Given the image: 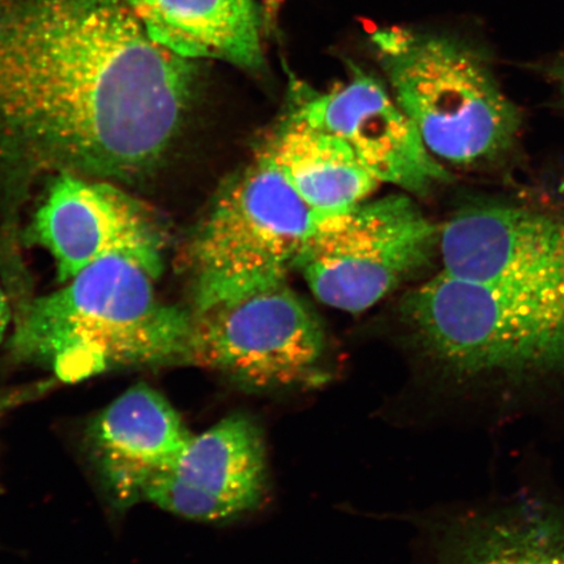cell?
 I'll list each match as a JSON object with an SVG mask.
<instances>
[{"label": "cell", "instance_id": "cell-9", "mask_svg": "<svg viewBox=\"0 0 564 564\" xmlns=\"http://www.w3.org/2000/svg\"><path fill=\"white\" fill-rule=\"evenodd\" d=\"M438 258L449 276L564 294V218L513 204L471 206L441 225Z\"/></svg>", "mask_w": 564, "mask_h": 564}, {"label": "cell", "instance_id": "cell-2", "mask_svg": "<svg viewBox=\"0 0 564 564\" xmlns=\"http://www.w3.org/2000/svg\"><path fill=\"white\" fill-rule=\"evenodd\" d=\"M154 280L129 259L100 260L21 306L10 356L63 383L121 369L192 366V308L161 300Z\"/></svg>", "mask_w": 564, "mask_h": 564}, {"label": "cell", "instance_id": "cell-16", "mask_svg": "<svg viewBox=\"0 0 564 564\" xmlns=\"http://www.w3.org/2000/svg\"><path fill=\"white\" fill-rule=\"evenodd\" d=\"M58 382V379L52 378L20 387L6 388V390L0 391V420L15 411V409L44 398Z\"/></svg>", "mask_w": 564, "mask_h": 564}, {"label": "cell", "instance_id": "cell-5", "mask_svg": "<svg viewBox=\"0 0 564 564\" xmlns=\"http://www.w3.org/2000/svg\"><path fill=\"white\" fill-rule=\"evenodd\" d=\"M373 44L394 100L443 164L478 166L511 151L521 112L481 55L460 42L403 30L379 31Z\"/></svg>", "mask_w": 564, "mask_h": 564}, {"label": "cell", "instance_id": "cell-8", "mask_svg": "<svg viewBox=\"0 0 564 564\" xmlns=\"http://www.w3.org/2000/svg\"><path fill=\"white\" fill-rule=\"evenodd\" d=\"M116 183L69 173L53 175L28 231L33 243L51 253L61 284L110 257L131 260L153 279L164 271V224Z\"/></svg>", "mask_w": 564, "mask_h": 564}, {"label": "cell", "instance_id": "cell-7", "mask_svg": "<svg viewBox=\"0 0 564 564\" xmlns=\"http://www.w3.org/2000/svg\"><path fill=\"white\" fill-rule=\"evenodd\" d=\"M193 315L192 366L245 391L305 390L329 378L323 323L288 281Z\"/></svg>", "mask_w": 564, "mask_h": 564}, {"label": "cell", "instance_id": "cell-17", "mask_svg": "<svg viewBox=\"0 0 564 564\" xmlns=\"http://www.w3.org/2000/svg\"><path fill=\"white\" fill-rule=\"evenodd\" d=\"M545 74L550 77V80L555 84L556 88H558L564 101V55L550 62L545 67Z\"/></svg>", "mask_w": 564, "mask_h": 564}, {"label": "cell", "instance_id": "cell-4", "mask_svg": "<svg viewBox=\"0 0 564 564\" xmlns=\"http://www.w3.org/2000/svg\"><path fill=\"white\" fill-rule=\"evenodd\" d=\"M319 217L260 147L225 183L189 237L192 312L286 281Z\"/></svg>", "mask_w": 564, "mask_h": 564}, {"label": "cell", "instance_id": "cell-3", "mask_svg": "<svg viewBox=\"0 0 564 564\" xmlns=\"http://www.w3.org/2000/svg\"><path fill=\"white\" fill-rule=\"evenodd\" d=\"M401 315L417 348L451 377L564 373V294L519 291L441 272L408 293Z\"/></svg>", "mask_w": 564, "mask_h": 564}, {"label": "cell", "instance_id": "cell-18", "mask_svg": "<svg viewBox=\"0 0 564 564\" xmlns=\"http://www.w3.org/2000/svg\"><path fill=\"white\" fill-rule=\"evenodd\" d=\"M11 319L10 302L7 300L2 289H0V343L4 340L6 334L9 333Z\"/></svg>", "mask_w": 564, "mask_h": 564}, {"label": "cell", "instance_id": "cell-14", "mask_svg": "<svg viewBox=\"0 0 564 564\" xmlns=\"http://www.w3.org/2000/svg\"><path fill=\"white\" fill-rule=\"evenodd\" d=\"M289 185L316 215L347 210L382 185L345 141L293 109L263 144Z\"/></svg>", "mask_w": 564, "mask_h": 564}, {"label": "cell", "instance_id": "cell-1", "mask_svg": "<svg viewBox=\"0 0 564 564\" xmlns=\"http://www.w3.org/2000/svg\"><path fill=\"white\" fill-rule=\"evenodd\" d=\"M195 63L129 0H0V161L21 178L147 175L185 127Z\"/></svg>", "mask_w": 564, "mask_h": 564}, {"label": "cell", "instance_id": "cell-12", "mask_svg": "<svg viewBox=\"0 0 564 564\" xmlns=\"http://www.w3.org/2000/svg\"><path fill=\"white\" fill-rule=\"evenodd\" d=\"M193 435L164 394L140 383L90 421L86 448L111 505L127 510L147 502Z\"/></svg>", "mask_w": 564, "mask_h": 564}, {"label": "cell", "instance_id": "cell-15", "mask_svg": "<svg viewBox=\"0 0 564 564\" xmlns=\"http://www.w3.org/2000/svg\"><path fill=\"white\" fill-rule=\"evenodd\" d=\"M441 564H564V512L520 499L482 513L448 535Z\"/></svg>", "mask_w": 564, "mask_h": 564}, {"label": "cell", "instance_id": "cell-11", "mask_svg": "<svg viewBox=\"0 0 564 564\" xmlns=\"http://www.w3.org/2000/svg\"><path fill=\"white\" fill-rule=\"evenodd\" d=\"M268 486L262 430L237 413L193 435L147 502L176 517L225 521L257 510Z\"/></svg>", "mask_w": 564, "mask_h": 564}, {"label": "cell", "instance_id": "cell-10", "mask_svg": "<svg viewBox=\"0 0 564 564\" xmlns=\"http://www.w3.org/2000/svg\"><path fill=\"white\" fill-rule=\"evenodd\" d=\"M293 110L343 139L382 185L419 196L451 181L394 97L369 75L356 73L343 86L310 96Z\"/></svg>", "mask_w": 564, "mask_h": 564}, {"label": "cell", "instance_id": "cell-13", "mask_svg": "<svg viewBox=\"0 0 564 564\" xmlns=\"http://www.w3.org/2000/svg\"><path fill=\"white\" fill-rule=\"evenodd\" d=\"M150 37L181 58L221 59L247 70L264 65L252 0H129Z\"/></svg>", "mask_w": 564, "mask_h": 564}, {"label": "cell", "instance_id": "cell-6", "mask_svg": "<svg viewBox=\"0 0 564 564\" xmlns=\"http://www.w3.org/2000/svg\"><path fill=\"white\" fill-rule=\"evenodd\" d=\"M440 231L408 195L368 199L319 217L295 271L324 305L359 314L432 264Z\"/></svg>", "mask_w": 564, "mask_h": 564}]
</instances>
